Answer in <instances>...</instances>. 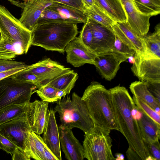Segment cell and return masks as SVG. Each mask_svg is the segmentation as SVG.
Returning <instances> with one entry per match:
<instances>
[{
	"instance_id": "cell-1",
	"label": "cell",
	"mask_w": 160,
	"mask_h": 160,
	"mask_svg": "<svg viewBox=\"0 0 160 160\" xmlns=\"http://www.w3.org/2000/svg\"><path fill=\"white\" fill-rule=\"evenodd\" d=\"M109 90L119 132L129 145L126 152L128 159L146 160L150 155L138 121L132 114V110L135 106L132 98L123 87L118 86Z\"/></svg>"
},
{
	"instance_id": "cell-2",
	"label": "cell",
	"mask_w": 160,
	"mask_h": 160,
	"mask_svg": "<svg viewBox=\"0 0 160 160\" xmlns=\"http://www.w3.org/2000/svg\"><path fill=\"white\" fill-rule=\"evenodd\" d=\"M94 126L119 131L109 90L98 82H91L81 97Z\"/></svg>"
},
{
	"instance_id": "cell-3",
	"label": "cell",
	"mask_w": 160,
	"mask_h": 160,
	"mask_svg": "<svg viewBox=\"0 0 160 160\" xmlns=\"http://www.w3.org/2000/svg\"><path fill=\"white\" fill-rule=\"evenodd\" d=\"M78 33L77 24L54 22L38 25L32 32L31 45L63 53L67 44Z\"/></svg>"
},
{
	"instance_id": "cell-4",
	"label": "cell",
	"mask_w": 160,
	"mask_h": 160,
	"mask_svg": "<svg viewBox=\"0 0 160 160\" xmlns=\"http://www.w3.org/2000/svg\"><path fill=\"white\" fill-rule=\"evenodd\" d=\"M63 97L57 101L53 110L59 115L61 125L71 129L78 128L85 133L92 129L94 124L81 97L75 92L72 99L68 96Z\"/></svg>"
},
{
	"instance_id": "cell-5",
	"label": "cell",
	"mask_w": 160,
	"mask_h": 160,
	"mask_svg": "<svg viewBox=\"0 0 160 160\" xmlns=\"http://www.w3.org/2000/svg\"><path fill=\"white\" fill-rule=\"evenodd\" d=\"M111 130L94 126L85 133L83 143L84 158L88 160H115L111 148L112 140Z\"/></svg>"
},
{
	"instance_id": "cell-6",
	"label": "cell",
	"mask_w": 160,
	"mask_h": 160,
	"mask_svg": "<svg viewBox=\"0 0 160 160\" xmlns=\"http://www.w3.org/2000/svg\"><path fill=\"white\" fill-rule=\"evenodd\" d=\"M37 87L18 81L10 76L0 80V110L14 104L28 103Z\"/></svg>"
},
{
	"instance_id": "cell-7",
	"label": "cell",
	"mask_w": 160,
	"mask_h": 160,
	"mask_svg": "<svg viewBox=\"0 0 160 160\" xmlns=\"http://www.w3.org/2000/svg\"><path fill=\"white\" fill-rule=\"evenodd\" d=\"M0 31L2 38L19 43L27 53L31 45L32 32L25 28L4 6L0 5Z\"/></svg>"
},
{
	"instance_id": "cell-8",
	"label": "cell",
	"mask_w": 160,
	"mask_h": 160,
	"mask_svg": "<svg viewBox=\"0 0 160 160\" xmlns=\"http://www.w3.org/2000/svg\"><path fill=\"white\" fill-rule=\"evenodd\" d=\"M26 112L0 125V133L14 142L29 156L27 147V140L28 132L32 130Z\"/></svg>"
},
{
	"instance_id": "cell-9",
	"label": "cell",
	"mask_w": 160,
	"mask_h": 160,
	"mask_svg": "<svg viewBox=\"0 0 160 160\" xmlns=\"http://www.w3.org/2000/svg\"><path fill=\"white\" fill-rule=\"evenodd\" d=\"M9 1L22 9L21 17L18 20L25 28L31 32L37 25L38 20L44 10L53 2L51 0H30L23 2Z\"/></svg>"
},
{
	"instance_id": "cell-10",
	"label": "cell",
	"mask_w": 160,
	"mask_h": 160,
	"mask_svg": "<svg viewBox=\"0 0 160 160\" xmlns=\"http://www.w3.org/2000/svg\"><path fill=\"white\" fill-rule=\"evenodd\" d=\"M131 68L140 81L160 83V58L137 54Z\"/></svg>"
},
{
	"instance_id": "cell-11",
	"label": "cell",
	"mask_w": 160,
	"mask_h": 160,
	"mask_svg": "<svg viewBox=\"0 0 160 160\" xmlns=\"http://www.w3.org/2000/svg\"><path fill=\"white\" fill-rule=\"evenodd\" d=\"M128 59L111 50L96 54L94 64L101 75L110 81L115 77L120 64Z\"/></svg>"
},
{
	"instance_id": "cell-12",
	"label": "cell",
	"mask_w": 160,
	"mask_h": 160,
	"mask_svg": "<svg viewBox=\"0 0 160 160\" xmlns=\"http://www.w3.org/2000/svg\"><path fill=\"white\" fill-rule=\"evenodd\" d=\"M88 18L93 36L92 52L97 54L110 51L115 39V35L112 28Z\"/></svg>"
},
{
	"instance_id": "cell-13",
	"label": "cell",
	"mask_w": 160,
	"mask_h": 160,
	"mask_svg": "<svg viewBox=\"0 0 160 160\" xmlns=\"http://www.w3.org/2000/svg\"><path fill=\"white\" fill-rule=\"evenodd\" d=\"M71 70L70 68L65 67L50 58L31 65L30 67L27 69L28 71L40 78L42 86L47 85L61 75Z\"/></svg>"
},
{
	"instance_id": "cell-14",
	"label": "cell",
	"mask_w": 160,
	"mask_h": 160,
	"mask_svg": "<svg viewBox=\"0 0 160 160\" xmlns=\"http://www.w3.org/2000/svg\"><path fill=\"white\" fill-rule=\"evenodd\" d=\"M67 62L74 67H79L88 63L94 64L96 54L86 47L79 37H76L66 46Z\"/></svg>"
},
{
	"instance_id": "cell-15",
	"label": "cell",
	"mask_w": 160,
	"mask_h": 160,
	"mask_svg": "<svg viewBox=\"0 0 160 160\" xmlns=\"http://www.w3.org/2000/svg\"><path fill=\"white\" fill-rule=\"evenodd\" d=\"M61 148L68 160H83V148L75 137L72 129L61 125L58 127Z\"/></svg>"
},
{
	"instance_id": "cell-16",
	"label": "cell",
	"mask_w": 160,
	"mask_h": 160,
	"mask_svg": "<svg viewBox=\"0 0 160 160\" xmlns=\"http://www.w3.org/2000/svg\"><path fill=\"white\" fill-rule=\"evenodd\" d=\"M127 17V22L137 35L143 37L148 32L150 16L144 15L136 8L133 0H121Z\"/></svg>"
},
{
	"instance_id": "cell-17",
	"label": "cell",
	"mask_w": 160,
	"mask_h": 160,
	"mask_svg": "<svg viewBox=\"0 0 160 160\" xmlns=\"http://www.w3.org/2000/svg\"><path fill=\"white\" fill-rule=\"evenodd\" d=\"M48 104L42 100L30 102L26 112L32 131L38 135L43 133L47 119Z\"/></svg>"
},
{
	"instance_id": "cell-18",
	"label": "cell",
	"mask_w": 160,
	"mask_h": 160,
	"mask_svg": "<svg viewBox=\"0 0 160 160\" xmlns=\"http://www.w3.org/2000/svg\"><path fill=\"white\" fill-rule=\"evenodd\" d=\"M55 113L52 108L48 110L42 138L46 145L58 160H61L59 132Z\"/></svg>"
},
{
	"instance_id": "cell-19",
	"label": "cell",
	"mask_w": 160,
	"mask_h": 160,
	"mask_svg": "<svg viewBox=\"0 0 160 160\" xmlns=\"http://www.w3.org/2000/svg\"><path fill=\"white\" fill-rule=\"evenodd\" d=\"M116 36L123 43L133 49L135 53L143 55L145 50L143 37L138 36L128 22H116L112 27Z\"/></svg>"
},
{
	"instance_id": "cell-20",
	"label": "cell",
	"mask_w": 160,
	"mask_h": 160,
	"mask_svg": "<svg viewBox=\"0 0 160 160\" xmlns=\"http://www.w3.org/2000/svg\"><path fill=\"white\" fill-rule=\"evenodd\" d=\"M27 147L31 158L36 160H58L44 142L42 138L32 131L28 133Z\"/></svg>"
},
{
	"instance_id": "cell-21",
	"label": "cell",
	"mask_w": 160,
	"mask_h": 160,
	"mask_svg": "<svg viewBox=\"0 0 160 160\" xmlns=\"http://www.w3.org/2000/svg\"><path fill=\"white\" fill-rule=\"evenodd\" d=\"M142 113L141 118L137 121L145 143L146 144V143L159 140L160 125L145 114Z\"/></svg>"
},
{
	"instance_id": "cell-22",
	"label": "cell",
	"mask_w": 160,
	"mask_h": 160,
	"mask_svg": "<svg viewBox=\"0 0 160 160\" xmlns=\"http://www.w3.org/2000/svg\"><path fill=\"white\" fill-rule=\"evenodd\" d=\"M95 4L116 22H126L127 17L121 0H95Z\"/></svg>"
},
{
	"instance_id": "cell-23",
	"label": "cell",
	"mask_w": 160,
	"mask_h": 160,
	"mask_svg": "<svg viewBox=\"0 0 160 160\" xmlns=\"http://www.w3.org/2000/svg\"><path fill=\"white\" fill-rule=\"evenodd\" d=\"M129 88L133 96L144 101L155 111L160 107V103L150 92L145 82L135 81L131 84Z\"/></svg>"
},
{
	"instance_id": "cell-24",
	"label": "cell",
	"mask_w": 160,
	"mask_h": 160,
	"mask_svg": "<svg viewBox=\"0 0 160 160\" xmlns=\"http://www.w3.org/2000/svg\"><path fill=\"white\" fill-rule=\"evenodd\" d=\"M143 38L145 48L143 55L160 58V23L156 25L153 33H147L143 37Z\"/></svg>"
},
{
	"instance_id": "cell-25",
	"label": "cell",
	"mask_w": 160,
	"mask_h": 160,
	"mask_svg": "<svg viewBox=\"0 0 160 160\" xmlns=\"http://www.w3.org/2000/svg\"><path fill=\"white\" fill-rule=\"evenodd\" d=\"M24 53L19 43L9 38H2L0 40V58L12 60Z\"/></svg>"
},
{
	"instance_id": "cell-26",
	"label": "cell",
	"mask_w": 160,
	"mask_h": 160,
	"mask_svg": "<svg viewBox=\"0 0 160 160\" xmlns=\"http://www.w3.org/2000/svg\"><path fill=\"white\" fill-rule=\"evenodd\" d=\"M48 7L58 12L66 19L76 21L78 23H84L88 19L82 11L60 3L53 2Z\"/></svg>"
},
{
	"instance_id": "cell-27",
	"label": "cell",
	"mask_w": 160,
	"mask_h": 160,
	"mask_svg": "<svg viewBox=\"0 0 160 160\" xmlns=\"http://www.w3.org/2000/svg\"><path fill=\"white\" fill-rule=\"evenodd\" d=\"M29 103L12 104L0 110V125L25 113Z\"/></svg>"
},
{
	"instance_id": "cell-28",
	"label": "cell",
	"mask_w": 160,
	"mask_h": 160,
	"mask_svg": "<svg viewBox=\"0 0 160 160\" xmlns=\"http://www.w3.org/2000/svg\"><path fill=\"white\" fill-rule=\"evenodd\" d=\"M83 12L87 17L110 28H112V26L116 23L103 10L95 4L89 8L85 9Z\"/></svg>"
},
{
	"instance_id": "cell-29",
	"label": "cell",
	"mask_w": 160,
	"mask_h": 160,
	"mask_svg": "<svg viewBox=\"0 0 160 160\" xmlns=\"http://www.w3.org/2000/svg\"><path fill=\"white\" fill-rule=\"evenodd\" d=\"M138 10L151 17L160 13V0H133Z\"/></svg>"
},
{
	"instance_id": "cell-30",
	"label": "cell",
	"mask_w": 160,
	"mask_h": 160,
	"mask_svg": "<svg viewBox=\"0 0 160 160\" xmlns=\"http://www.w3.org/2000/svg\"><path fill=\"white\" fill-rule=\"evenodd\" d=\"M48 7L45 8L42 13L38 20L37 25L57 21L70 22L78 23L76 21L66 19L58 12Z\"/></svg>"
},
{
	"instance_id": "cell-31",
	"label": "cell",
	"mask_w": 160,
	"mask_h": 160,
	"mask_svg": "<svg viewBox=\"0 0 160 160\" xmlns=\"http://www.w3.org/2000/svg\"><path fill=\"white\" fill-rule=\"evenodd\" d=\"M59 90L52 86L45 85L38 88L35 92L42 101L52 102L60 99L58 95Z\"/></svg>"
},
{
	"instance_id": "cell-32",
	"label": "cell",
	"mask_w": 160,
	"mask_h": 160,
	"mask_svg": "<svg viewBox=\"0 0 160 160\" xmlns=\"http://www.w3.org/2000/svg\"><path fill=\"white\" fill-rule=\"evenodd\" d=\"M77 73L72 70L70 71L62 74L46 85L52 86L58 90L65 88L76 76Z\"/></svg>"
},
{
	"instance_id": "cell-33",
	"label": "cell",
	"mask_w": 160,
	"mask_h": 160,
	"mask_svg": "<svg viewBox=\"0 0 160 160\" xmlns=\"http://www.w3.org/2000/svg\"><path fill=\"white\" fill-rule=\"evenodd\" d=\"M27 69L18 72L10 77L21 82L33 84L38 89L42 87V82L40 78L36 75L28 71Z\"/></svg>"
},
{
	"instance_id": "cell-34",
	"label": "cell",
	"mask_w": 160,
	"mask_h": 160,
	"mask_svg": "<svg viewBox=\"0 0 160 160\" xmlns=\"http://www.w3.org/2000/svg\"><path fill=\"white\" fill-rule=\"evenodd\" d=\"M132 99L139 109L160 125V114L141 100L133 96Z\"/></svg>"
},
{
	"instance_id": "cell-35",
	"label": "cell",
	"mask_w": 160,
	"mask_h": 160,
	"mask_svg": "<svg viewBox=\"0 0 160 160\" xmlns=\"http://www.w3.org/2000/svg\"><path fill=\"white\" fill-rule=\"evenodd\" d=\"M79 37L82 43L92 52L93 36L88 22V18L83 23Z\"/></svg>"
},
{
	"instance_id": "cell-36",
	"label": "cell",
	"mask_w": 160,
	"mask_h": 160,
	"mask_svg": "<svg viewBox=\"0 0 160 160\" xmlns=\"http://www.w3.org/2000/svg\"><path fill=\"white\" fill-rule=\"evenodd\" d=\"M111 51L119 54L127 59L130 56H134L135 51L122 42L115 35V39Z\"/></svg>"
},
{
	"instance_id": "cell-37",
	"label": "cell",
	"mask_w": 160,
	"mask_h": 160,
	"mask_svg": "<svg viewBox=\"0 0 160 160\" xmlns=\"http://www.w3.org/2000/svg\"><path fill=\"white\" fill-rule=\"evenodd\" d=\"M27 65L24 62L21 61L0 58V72L25 67Z\"/></svg>"
},
{
	"instance_id": "cell-38",
	"label": "cell",
	"mask_w": 160,
	"mask_h": 160,
	"mask_svg": "<svg viewBox=\"0 0 160 160\" xmlns=\"http://www.w3.org/2000/svg\"><path fill=\"white\" fill-rule=\"evenodd\" d=\"M18 147L13 142L0 133V150L12 155L15 149Z\"/></svg>"
},
{
	"instance_id": "cell-39",
	"label": "cell",
	"mask_w": 160,
	"mask_h": 160,
	"mask_svg": "<svg viewBox=\"0 0 160 160\" xmlns=\"http://www.w3.org/2000/svg\"><path fill=\"white\" fill-rule=\"evenodd\" d=\"M149 155L154 160H160V144L159 140L146 143Z\"/></svg>"
},
{
	"instance_id": "cell-40",
	"label": "cell",
	"mask_w": 160,
	"mask_h": 160,
	"mask_svg": "<svg viewBox=\"0 0 160 160\" xmlns=\"http://www.w3.org/2000/svg\"><path fill=\"white\" fill-rule=\"evenodd\" d=\"M53 2L60 3L83 12L85 8L82 0H51Z\"/></svg>"
},
{
	"instance_id": "cell-41",
	"label": "cell",
	"mask_w": 160,
	"mask_h": 160,
	"mask_svg": "<svg viewBox=\"0 0 160 160\" xmlns=\"http://www.w3.org/2000/svg\"><path fill=\"white\" fill-rule=\"evenodd\" d=\"M145 82L150 92L158 102L160 103V83Z\"/></svg>"
},
{
	"instance_id": "cell-42",
	"label": "cell",
	"mask_w": 160,
	"mask_h": 160,
	"mask_svg": "<svg viewBox=\"0 0 160 160\" xmlns=\"http://www.w3.org/2000/svg\"><path fill=\"white\" fill-rule=\"evenodd\" d=\"M12 160H30L31 158L22 148L18 147L12 156Z\"/></svg>"
},
{
	"instance_id": "cell-43",
	"label": "cell",
	"mask_w": 160,
	"mask_h": 160,
	"mask_svg": "<svg viewBox=\"0 0 160 160\" xmlns=\"http://www.w3.org/2000/svg\"><path fill=\"white\" fill-rule=\"evenodd\" d=\"M30 66L31 65H27L25 67L18 68L5 72H0V80L20 71L27 69L30 67Z\"/></svg>"
},
{
	"instance_id": "cell-44",
	"label": "cell",
	"mask_w": 160,
	"mask_h": 160,
	"mask_svg": "<svg viewBox=\"0 0 160 160\" xmlns=\"http://www.w3.org/2000/svg\"><path fill=\"white\" fill-rule=\"evenodd\" d=\"M85 9L89 8L95 4V0H82Z\"/></svg>"
},
{
	"instance_id": "cell-45",
	"label": "cell",
	"mask_w": 160,
	"mask_h": 160,
	"mask_svg": "<svg viewBox=\"0 0 160 160\" xmlns=\"http://www.w3.org/2000/svg\"><path fill=\"white\" fill-rule=\"evenodd\" d=\"M116 160H124V155L121 153H117L116 154Z\"/></svg>"
},
{
	"instance_id": "cell-46",
	"label": "cell",
	"mask_w": 160,
	"mask_h": 160,
	"mask_svg": "<svg viewBox=\"0 0 160 160\" xmlns=\"http://www.w3.org/2000/svg\"><path fill=\"white\" fill-rule=\"evenodd\" d=\"M128 59L130 63L133 64L135 62V58L134 56L130 57Z\"/></svg>"
},
{
	"instance_id": "cell-47",
	"label": "cell",
	"mask_w": 160,
	"mask_h": 160,
	"mask_svg": "<svg viewBox=\"0 0 160 160\" xmlns=\"http://www.w3.org/2000/svg\"><path fill=\"white\" fill-rule=\"evenodd\" d=\"M1 38H2V36H1V32L0 31V40L1 39Z\"/></svg>"
},
{
	"instance_id": "cell-48",
	"label": "cell",
	"mask_w": 160,
	"mask_h": 160,
	"mask_svg": "<svg viewBox=\"0 0 160 160\" xmlns=\"http://www.w3.org/2000/svg\"><path fill=\"white\" fill-rule=\"evenodd\" d=\"M23 1H28V0H21Z\"/></svg>"
}]
</instances>
